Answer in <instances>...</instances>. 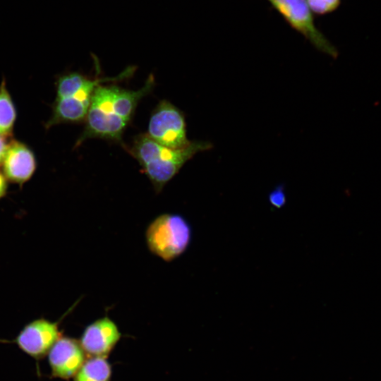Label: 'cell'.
Instances as JSON below:
<instances>
[{"label":"cell","instance_id":"1","mask_svg":"<svg viewBox=\"0 0 381 381\" xmlns=\"http://www.w3.org/2000/svg\"><path fill=\"white\" fill-rule=\"evenodd\" d=\"M155 84V78L150 75L144 85L136 90L99 85L93 94L84 129L74 148L91 138L121 143L139 102L152 92Z\"/></svg>","mask_w":381,"mask_h":381},{"label":"cell","instance_id":"2","mask_svg":"<svg viewBox=\"0 0 381 381\" xmlns=\"http://www.w3.org/2000/svg\"><path fill=\"white\" fill-rule=\"evenodd\" d=\"M135 66H128L114 77L94 78L78 72L58 75L55 82L56 97L52 104V114L46 128L62 123L84 122L97 87L104 83L121 80L132 76Z\"/></svg>","mask_w":381,"mask_h":381},{"label":"cell","instance_id":"3","mask_svg":"<svg viewBox=\"0 0 381 381\" xmlns=\"http://www.w3.org/2000/svg\"><path fill=\"white\" fill-rule=\"evenodd\" d=\"M140 164L155 191L159 193L182 167L197 153L212 149V143L194 140L187 147L174 150L164 147L147 133L137 135L130 147H124Z\"/></svg>","mask_w":381,"mask_h":381},{"label":"cell","instance_id":"4","mask_svg":"<svg viewBox=\"0 0 381 381\" xmlns=\"http://www.w3.org/2000/svg\"><path fill=\"white\" fill-rule=\"evenodd\" d=\"M146 243L152 253L170 262L187 249L191 238V229L187 221L177 214H162L147 226Z\"/></svg>","mask_w":381,"mask_h":381},{"label":"cell","instance_id":"5","mask_svg":"<svg viewBox=\"0 0 381 381\" xmlns=\"http://www.w3.org/2000/svg\"><path fill=\"white\" fill-rule=\"evenodd\" d=\"M283 20L318 51L336 59L337 47L317 28L306 0H267Z\"/></svg>","mask_w":381,"mask_h":381},{"label":"cell","instance_id":"6","mask_svg":"<svg viewBox=\"0 0 381 381\" xmlns=\"http://www.w3.org/2000/svg\"><path fill=\"white\" fill-rule=\"evenodd\" d=\"M147 134L157 143L174 150L184 148L191 143L187 138L184 114L167 100H162L152 111Z\"/></svg>","mask_w":381,"mask_h":381},{"label":"cell","instance_id":"7","mask_svg":"<svg viewBox=\"0 0 381 381\" xmlns=\"http://www.w3.org/2000/svg\"><path fill=\"white\" fill-rule=\"evenodd\" d=\"M59 336L56 322L40 318L24 327L16 338V343L25 353L40 358L49 353Z\"/></svg>","mask_w":381,"mask_h":381},{"label":"cell","instance_id":"8","mask_svg":"<svg viewBox=\"0 0 381 381\" xmlns=\"http://www.w3.org/2000/svg\"><path fill=\"white\" fill-rule=\"evenodd\" d=\"M7 181L23 186L34 175L37 159L33 150L25 143L11 139L1 163Z\"/></svg>","mask_w":381,"mask_h":381},{"label":"cell","instance_id":"9","mask_svg":"<svg viewBox=\"0 0 381 381\" xmlns=\"http://www.w3.org/2000/svg\"><path fill=\"white\" fill-rule=\"evenodd\" d=\"M121 338V332L114 321L105 316L84 330L80 344L84 352L92 357L105 358Z\"/></svg>","mask_w":381,"mask_h":381},{"label":"cell","instance_id":"10","mask_svg":"<svg viewBox=\"0 0 381 381\" xmlns=\"http://www.w3.org/2000/svg\"><path fill=\"white\" fill-rule=\"evenodd\" d=\"M84 353L76 340L59 338L48 353L53 375L63 379L74 377L85 362Z\"/></svg>","mask_w":381,"mask_h":381},{"label":"cell","instance_id":"11","mask_svg":"<svg viewBox=\"0 0 381 381\" xmlns=\"http://www.w3.org/2000/svg\"><path fill=\"white\" fill-rule=\"evenodd\" d=\"M16 119V108L4 78L0 85V135L11 138Z\"/></svg>","mask_w":381,"mask_h":381},{"label":"cell","instance_id":"12","mask_svg":"<svg viewBox=\"0 0 381 381\" xmlns=\"http://www.w3.org/2000/svg\"><path fill=\"white\" fill-rule=\"evenodd\" d=\"M111 368L104 357H92L85 361L74 376V381H109Z\"/></svg>","mask_w":381,"mask_h":381},{"label":"cell","instance_id":"13","mask_svg":"<svg viewBox=\"0 0 381 381\" xmlns=\"http://www.w3.org/2000/svg\"><path fill=\"white\" fill-rule=\"evenodd\" d=\"M306 2L313 14L321 16L335 11L341 0H306Z\"/></svg>","mask_w":381,"mask_h":381},{"label":"cell","instance_id":"14","mask_svg":"<svg viewBox=\"0 0 381 381\" xmlns=\"http://www.w3.org/2000/svg\"><path fill=\"white\" fill-rule=\"evenodd\" d=\"M269 200L273 206L280 207L285 203L286 198L282 185L277 186L269 195Z\"/></svg>","mask_w":381,"mask_h":381},{"label":"cell","instance_id":"15","mask_svg":"<svg viewBox=\"0 0 381 381\" xmlns=\"http://www.w3.org/2000/svg\"><path fill=\"white\" fill-rule=\"evenodd\" d=\"M9 141L8 140V138L0 135V165H1Z\"/></svg>","mask_w":381,"mask_h":381},{"label":"cell","instance_id":"16","mask_svg":"<svg viewBox=\"0 0 381 381\" xmlns=\"http://www.w3.org/2000/svg\"><path fill=\"white\" fill-rule=\"evenodd\" d=\"M8 181L4 174L0 171V199L3 198L8 191Z\"/></svg>","mask_w":381,"mask_h":381}]
</instances>
